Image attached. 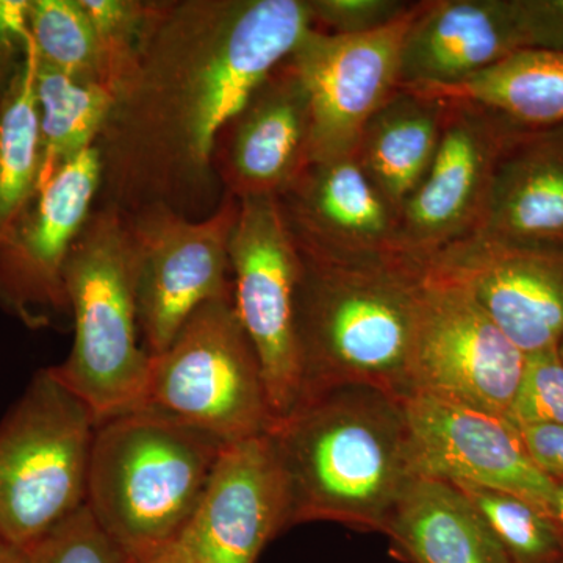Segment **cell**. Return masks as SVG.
<instances>
[{"mask_svg":"<svg viewBox=\"0 0 563 563\" xmlns=\"http://www.w3.org/2000/svg\"><path fill=\"white\" fill-rule=\"evenodd\" d=\"M310 29L307 0H152L95 146V207L210 217L224 198L213 168L218 133Z\"/></svg>","mask_w":563,"mask_h":563,"instance_id":"obj_1","label":"cell"},{"mask_svg":"<svg viewBox=\"0 0 563 563\" xmlns=\"http://www.w3.org/2000/svg\"><path fill=\"white\" fill-rule=\"evenodd\" d=\"M291 526L329 521L385 532L417 479L406 401L362 385L306 396L268 432Z\"/></svg>","mask_w":563,"mask_h":563,"instance_id":"obj_2","label":"cell"},{"mask_svg":"<svg viewBox=\"0 0 563 563\" xmlns=\"http://www.w3.org/2000/svg\"><path fill=\"white\" fill-rule=\"evenodd\" d=\"M299 255V401L344 385L409 398L428 263L406 254L347 262Z\"/></svg>","mask_w":563,"mask_h":563,"instance_id":"obj_3","label":"cell"},{"mask_svg":"<svg viewBox=\"0 0 563 563\" xmlns=\"http://www.w3.org/2000/svg\"><path fill=\"white\" fill-rule=\"evenodd\" d=\"M222 446L154 409L98 424L85 506L132 563H151L181 536Z\"/></svg>","mask_w":563,"mask_h":563,"instance_id":"obj_4","label":"cell"},{"mask_svg":"<svg viewBox=\"0 0 563 563\" xmlns=\"http://www.w3.org/2000/svg\"><path fill=\"white\" fill-rule=\"evenodd\" d=\"M74 342L49 366L96 422L143 409L151 355L139 343L133 262L122 211L95 207L65 266Z\"/></svg>","mask_w":563,"mask_h":563,"instance_id":"obj_5","label":"cell"},{"mask_svg":"<svg viewBox=\"0 0 563 563\" xmlns=\"http://www.w3.org/2000/svg\"><path fill=\"white\" fill-rule=\"evenodd\" d=\"M95 417L38 369L0 420V537L31 550L85 506Z\"/></svg>","mask_w":563,"mask_h":563,"instance_id":"obj_6","label":"cell"},{"mask_svg":"<svg viewBox=\"0 0 563 563\" xmlns=\"http://www.w3.org/2000/svg\"><path fill=\"white\" fill-rule=\"evenodd\" d=\"M144 407L224 444L269 432L274 418L261 363L233 295L203 303L165 351L151 355Z\"/></svg>","mask_w":563,"mask_h":563,"instance_id":"obj_7","label":"cell"},{"mask_svg":"<svg viewBox=\"0 0 563 563\" xmlns=\"http://www.w3.org/2000/svg\"><path fill=\"white\" fill-rule=\"evenodd\" d=\"M239 199L225 195L203 220L163 207L124 213L143 346L157 355L203 303L233 295L229 240Z\"/></svg>","mask_w":563,"mask_h":563,"instance_id":"obj_8","label":"cell"},{"mask_svg":"<svg viewBox=\"0 0 563 563\" xmlns=\"http://www.w3.org/2000/svg\"><path fill=\"white\" fill-rule=\"evenodd\" d=\"M233 306L261 363L274 422L301 396L295 295L301 255L277 198L239 201L229 240Z\"/></svg>","mask_w":563,"mask_h":563,"instance_id":"obj_9","label":"cell"},{"mask_svg":"<svg viewBox=\"0 0 563 563\" xmlns=\"http://www.w3.org/2000/svg\"><path fill=\"white\" fill-rule=\"evenodd\" d=\"M525 352L485 312L472 291L428 265L415 342L413 393L506 418Z\"/></svg>","mask_w":563,"mask_h":563,"instance_id":"obj_10","label":"cell"},{"mask_svg":"<svg viewBox=\"0 0 563 563\" xmlns=\"http://www.w3.org/2000/svg\"><path fill=\"white\" fill-rule=\"evenodd\" d=\"M101 190L96 147L44 180L0 233V309L29 329L70 318L65 266Z\"/></svg>","mask_w":563,"mask_h":563,"instance_id":"obj_11","label":"cell"},{"mask_svg":"<svg viewBox=\"0 0 563 563\" xmlns=\"http://www.w3.org/2000/svg\"><path fill=\"white\" fill-rule=\"evenodd\" d=\"M446 102L431 168L399 214L404 254L426 263L481 228L498 163L523 129L479 103Z\"/></svg>","mask_w":563,"mask_h":563,"instance_id":"obj_12","label":"cell"},{"mask_svg":"<svg viewBox=\"0 0 563 563\" xmlns=\"http://www.w3.org/2000/svg\"><path fill=\"white\" fill-rule=\"evenodd\" d=\"M418 7L365 35L310 29L291 52L312 103V162L354 155L366 122L399 90L404 38Z\"/></svg>","mask_w":563,"mask_h":563,"instance_id":"obj_13","label":"cell"},{"mask_svg":"<svg viewBox=\"0 0 563 563\" xmlns=\"http://www.w3.org/2000/svg\"><path fill=\"white\" fill-rule=\"evenodd\" d=\"M465 285L525 354L563 339V246L473 233L429 258Z\"/></svg>","mask_w":563,"mask_h":563,"instance_id":"obj_14","label":"cell"},{"mask_svg":"<svg viewBox=\"0 0 563 563\" xmlns=\"http://www.w3.org/2000/svg\"><path fill=\"white\" fill-rule=\"evenodd\" d=\"M404 401L418 477L512 493L548 514L555 483L506 418L429 393L415 391Z\"/></svg>","mask_w":563,"mask_h":563,"instance_id":"obj_15","label":"cell"},{"mask_svg":"<svg viewBox=\"0 0 563 563\" xmlns=\"http://www.w3.org/2000/svg\"><path fill=\"white\" fill-rule=\"evenodd\" d=\"M312 103L290 57L273 69L225 122L213 168L225 195L277 198L312 162Z\"/></svg>","mask_w":563,"mask_h":563,"instance_id":"obj_16","label":"cell"},{"mask_svg":"<svg viewBox=\"0 0 563 563\" xmlns=\"http://www.w3.org/2000/svg\"><path fill=\"white\" fill-rule=\"evenodd\" d=\"M290 529L287 485L268 433L222 446L179 542L198 563H255Z\"/></svg>","mask_w":563,"mask_h":563,"instance_id":"obj_17","label":"cell"},{"mask_svg":"<svg viewBox=\"0 0 563 563\" xmlns=\"http://www.w3.org/2000/svg\"><path fill=\"white\" fill-rule=\"evenodd\" d=\"M277 201L296 247L310 257L347 262L404 254L398 214L354 155L309 163Z\"/></svg>","mask_w":563,"mask_h":563,"instance_id":"obj_18","label":"cell"},{"mask_svg":"<svg viewBox=\"0 0 563 563\" xmlns=\"http://www.w3.org/2000/svg\"><path fill=\"white\" fill-rule=\"evenodd\" d=\"M521 49L518 0L420 2L404 38L401 88L455 87Z\"/></svg>","mask_w":563,"mask_h":563,"instance_id":"obj_19","label":"cell"},{"mask_svg":"<svg viewBox=\"0 0 563 563\" xmlns=\"http://www.w3.org/2000/svg\"><path fill=\"white\" fill-rule=\"evenodd\" d=\"M474 233L563 246V124L514 136Z\"/></svg>","mask_w":563,"mask_h":563,"instance_id":"obj_20","label":"cell"},{"mask_svg":"<svg viewBox=\"0 0 563 563\" xmlns=\"http://www.w3.org/2000/svg\"><path fill=\"white\" fill-rule=\"evenodd\" d=\"M384 536L404 563H514L457 485L417 477Z\"/></svg>","mask_w":563,"mask_h":563,"instance_id":"obj_21","label":"cell"},{"mask_svg":"<svg viewBox=\"0 0 563 563\" xmlns=\"http://www.w3.org/2000/svg\"><path fill=\"white\" fill-rule=\"evenodd\" d=\"M446 107L439 96L399 87L361 133L355 161L398 218L431 168Z\"/></svg>","mask_w":563,"mask_h":563,"instance_id":"obj_22","label":"cell"},{"mask_svg":"<svg viewBox=\"0 0 563 563\" xmlns=\"http://www.w3.org/2000/svg\"><path fill=\"white\" fill-rule=\"evenodd\" d=\"M417 91L479 103L523 129L554 128L563 124V51L529 47L455 87Z\"/></svg>","mask_w":563,"mask_h":563,"instance_id":"obj_23","label":"cell"},{"mask_svg":"<svg viewBox=\"0 0 563 563\" xmlns=\"http://www.w3.org/2000/svg\"><path fill=\"white\" fill-rule=\"evenodd\" d=\"M43 172L40 185L63 165L91 150L113 106L106 87L66 76L36 60Z\"/></svg>","mask_w":563,"mask_h":563,"instance_id":"obj_24","label":"cell"},{"mask_svg":"<svg viewBox=\"0 0 563 563\" xmlns=\"http://www.w3.org/2000/svg\"><path fill=\"white\" fill-rule=\"evenodd\" d=\"M31 55L0 98V233L35 196L43 172V144Z\"/></svg>","mask_w":563,"mask_h":563,"instance_id":"obj_25","label":"cell"},{"mask_svg":"<svg viewBox=\"0 0 563 563\" xmlns=\"http://www.w3.org/2000/svg\"><path fill=\"white\" fill-rule=\"evenodd\" d=\"M29 31L41 65L106 87L98 40L81 0H29Z\"/></svg>","mask_w":563,"mask_h":563,"instance_id":"obj_26","label":"cell"},{"mask_svg":"<svg viewBox=\"0 0 563 563\" xmlns=\"http://www.w3.org/2000/svg\"><path fill=\"white\" fill-rule=\"evenodd\" d=\"M457 485V484H454ZM514 563H559L563 544L550 515L512 493L457 485Z\"/></svg>","mask_w":563,"mask_h":563,"instance_id":"obj_27","label":"cell"},{"mask_svg":"<svg viewBox=\"0 0 563 563\" xmlns=\"http://www.w3.org/2000/svg\"><path fill=\"white\" fill-rule=\"evenodd\" d=\"M81 5L98 40L103 84L113 95L135 60L152 0H81Z\"/></svg>","mask_w":563,"mask_h":563,"instance_id":"obj_28","label":"cell"},{"mask_svg":"<svg viewBox=\"0 0 563 563\" xmlns=\"http://www.w3.org/2000/svg\"><path fill=\"white\" fill-rule=\"evenodd\" d=\"M507 421L515 429L563 426V361L558 346L525 354L523 372Z\"/></svg>","mask_w":563,"mask_h":563,"instance_id":"obj_29","label":"cell"},{"mask_svg":"<svg viewBox=\"0 0 563 563\" xmlns=\"http://www.w3.org/2000/svg\"><path fill=\"white\" fill-rule=\"evenodd\" d=\"M29 554L31 563H132L96 523L87 506L33 544Z\"/></svg>","mask_w":563,"mask_h":563,"instance_id":"obj_30","label":"cell"},{"mask_svg":"<svg viewBox=\"0 0 563 563\" xmlns=\"http://www.w3.org/2000/svg\"><path fill=\"white\" fill-rule=\"evenodd\" d=\"M313 29L354 36L380 31L401 20L415 2L399 0H307Z\"/></svg>","mask_w":563,"mask_h":563,"instance_id":"obj_31","label":"cell"},{"mask_svg":"<svg viewBox=\"0 0 563 563\" xmlns=\"http://www.w3.org/2000/svg\"><path fill=\"white\" fill-rule=\"evenodd\" d=\"M32 47L29 0H0V98L9 90Z\"/></svg>","mask_w":563,"mask_h":563,"instance_id":"obj_32","label":"cell"},{"mask_svg":"<svg viewBox=\"0 0 563 563\" xmlns=\"http://www.w3.org/2000/svg\"><path fill=\"white\" fill-rule=\"evenodd\" d=\"M526 46L563 51V0H518Z\"/></svg>","mask_w":563,"mask_h":563,"instance_id":"obj_33","label":"cell"},{"mask_svg":"<svg viewBox=\"0 0 563 563\" xmlns=\"http://www.w3.org/2000/svg\"><path fill=\"white\" fill-rule=\"evenodd\" d=\"M536 465L555 483H563V426L517 428Z\"/></svg>","mask_w":563,"mask_h":563,"instance_id":"obj_34","label":"cell"},{"mask_svg":"<svg viewBox=\"0 0 563 563\" xmlns=\"http://www.w3.org/2000/svg\"><path fill=\"white\" fill-rule=\"evenodd\" d=\"M548 515L553 520L563 544V483L554 484L553 495H551L550 506H548Z\"/></svg>","mask_w":563,"mask_h":563,"instance_id":"obj_35","label":"cell"},{"mask_svg":"<svg viewBox=\"0 0 563 563\" xmlns=\"http://www.w3.org/2000/svg\"><path fill=\"white\" fill-rule=\"evenodd\" d=\"M151 563H198L195 561V558L190 553H188L187 548L184 547L176 540L172 544V547L166 548L165 551H162L157 558L154 559Z\"/></svg>","mask_w":563,"mask_h":563,"instance_id":"obj_36","label":"cell"},{"mask_svg":"<svg viewBox=\"0 0 563 563\" xmlns=\"http://www.w3.org/2000/svg\"><path fill=\"white\" fill-rule=\"evenodd\" d=\"M0 563H31L29 550L7 542L0 537Z\"/></svg>","mask_w":563,"mask_h":563,"instance_id":"obj_37","label":"cell"},{"mask_svg":"<svg viewBox=\"0 0 563 563\" xmlns=\"http://www.w3.org/2000/svg\"><path fill=\"white\" fill-rule=\"evenodd\" d=\"M559 354H561L562 361H563V339L561 340V343H559Z\"/></svg>","mask_w":563,"mask_h":563,"instance_id":"obj_38","label":"cell"},{"mask_svg":"<svg viewBox=\"0 0 563 563\" xmlns=\"http://www.w3.org/2000/svg\"><path fill=\"white\" fill-rule=\"evenodd\" d=\"M559 563H563V561H562V562H559Z\"/></svg>","mask_w":563,"mask_h":563,"instance_id":"obj_39","label":"cell"}]
</instances>
